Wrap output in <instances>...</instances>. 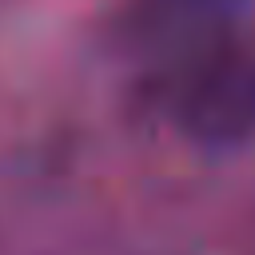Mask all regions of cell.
<instances>
[{
	"label": "cell",
	"instance_id": "1",
	"mask_svg": "<svg viewBox=\"0 0 255 255\" xmlns=\"http://www.w3.org/2000/svg\"><path fill=\"white\" fill-rule=\"evenodd\" d=\"M247 0H120L112 12V44L175 80L195 60L235 36Z\"/></svg>",
	"mask_w": 255,
	"mask_h": 255
},
{
	"label": "cell",
	"instance_id": "2",
	"mask_svg": "<svg viewBox=\"0 0 255 255\" xmlns=\"http://www.w3.org/2000/svg\"><path fill=\"white\" fill-rule=\"evenodd\" d=\"M175 124L207 143L235 147L255 135V40H223L171 80Z\"/></svg>",
	"mask_w": 255,
	"mask_h": 255
}]
</instances>
